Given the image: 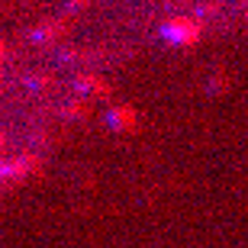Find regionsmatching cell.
I'll return each mask as SVG.
<instances>
[{
    "label": "cell",
    "instance_id": "1",
    "mask_svg": "<svg viewBox=\"0 0 248 248\" xmlns=\"http://www.w3.org/2000/svg\"><path fill=\"white\" fill-rule=\"evenodd\" d=\"M200 36H203V19L197 13L193 16H171L161 26V39H168L171 46H193Z\"/></svg>",
    "mask_w": 248,
    "mask_h": 248
},
{
    "label": "cell",
    "instance_id": "2",
    "mask_svg": "<svg viewBox=\"0 0 248 248\" xmlns=\"http://www.w3.org/2000/svg\"><path fill=\"white\" fill-rule=\"evenodd\" d=\"M39 168H42V158L36 155V152H19L16 158H10V161H3V168H0V174H3V184H23L29 174H36Z\"/></svg>",
    "mask_w": 248,
    "mask_h": 248
},
{
    "label": "cell",
    "instance_id": "3",
    "mask_svg": "<svg viewBox=\"0 0 248 248\" xmlns=\"http://www.w3.org/2000/svg\"><path fill=\"white\" fill-rule=\"evenodd\" d=\"M71 93L74 97H93V93H110V87H107L103 78H97L93 71H81V74H74Z\"/></svg>",
    "mask_w": 248,
    "mask_h": 248
},
{
    "label": "cell",
    "instance_id": "4",
    "mask_svg": "<svg viewBox=\"0 0 248 248\" xmlns=\"http://www.w3.org/2000/svg\"><path fill=\"white\" fill-rule=\"evenodd\" d=\"M68 26H71V16L64 13V16H58V19H52V23H42V26H36L32 32H29V39L32 42H55V39H62L64 32H68Z\"/></svg>",
    "mask_w": 248,
    "mask_h": 248
},
{
    "label": "cell",
    "instance_id": "5",
    "mask_svg": "<svg viewBox=\"0 0 248 248\" xmlns=\"http://www.w3.org/2000/svg\"><path fill=\"white\" fill-rule=\"evenodd\" d=\"M107 126H110L113 132L136 129V110H132V107H113V110H107Z\"/></svg>",
    "mask_w": 248,
    "mask_h": 248
},
{
    "label": "cell",
    "instance_id": "6",
    "mask_svg": "<svg viewBox=\"0 0 248 248\" xmlns=\"http://www.w3.org/2000/svg\"><path fill=\"white\" fill-rule=\"evenodd\" d=\"M62 116H64V120H84V116H87V103H84L81 97H78V100H71V103H64V107H62Z\"/></svg>",
    "mask_w": 248,
    "mask_h": 248
},
{
    "label": "cell",
    "instance_id": "7",
    "mask_svg": "<svg viewBox=\"0 0 248 248\" xmlns=\"http://www.w3.org/2000/svg\"><path fill=\"white\" fill-rule=\"evenodd\" d=\"M216 10H219V3H200V7L193 10V13H197V16H200V19H206V16H213Z\"/></svg>",
    "mask_w": 248,
    "mask_h": 248
},
{
    "label": "cell",
    "instance_id": "8",
    "mask_svg": "<svg viewBox=\"0 0 248 248\" xmlns=\"http://www.w3.org/2000/svg\"><path fill=\"white\" fill-rule=\"evenodd\" d=\"M26 87H29V91H42V87H48V78H46V74H39V78H29Z\"/></svg>",
    "mask_w": 248,
    "mask_h": 248
},
{
    "label": "cell",
    "instance_id": "9",
    "mask_svg": "<svg viewBox=\"0 0 248 248\" xmlns=\"http://www.w3.org/2000/svg\"><path fill=\"white\" fill-rule=\"evenodd\" d=\"M216 91H226V74H213V81H210V93Z\"/></svg>",
    "mask_w": 248,
    "mask_h": 248
},
{
    "label": "cell",
    "instance_id": "10",
    "mask_svg": "<svg viewBox=\"0 0 248 248\" xmlns=\"http://www.w3.org/2000/svg\"><path fill=\"white\" fill-rule=\"evenodd\" d=\"M91 7V0H68V7H64V13H78V10Z\"/></svg>",
    "mask_w": 248,
    "mask_h": 248
},
{
    "label": "cell",
    "instance_id": "11",
    "mask_svg": "<svg viewBox=\"0 0 248 248\" xmlns=\"http://www.w3.org/2000/svg\"><path fill=\"white\" fill-rule=\"evenodd\" d=\"M245 3H248V0H245Z\"/></svg>",
    "mask_w": 248,
    "mask_h": 248
}]
</instances>
